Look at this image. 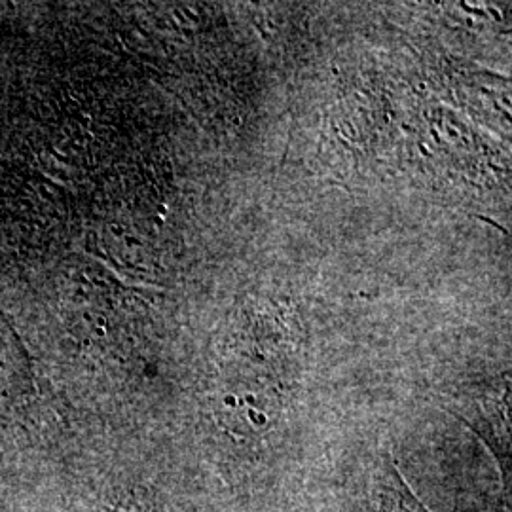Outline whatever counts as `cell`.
<instances>
[{
    "instance_id": "cell-1",
    "label": "cell",
    "mask_w": 512,
    "mask_h": 512,
    "mask_svg": "<svg viewBox=\"0 0 512 512\" xmlns=\"http://www.w3.org/2000/svg\"><path fill=\"white\" fill-rule=\"evenodd\" d=\"M378 512H429L420 501L408 490L403 478L393 473V482L385 486L384 494L380 497Z\"/></svg>"
},
{
    "instance_id": "cell-2",
    "label": "cell",
    "mask_w": 512,
    "mask_h": 512,
    "mask_svg": "<svg viewBox=\"0 0 512 512\" xmlns=\"http://www.w3.org/2000/svg\"><path fill=\"white\" fill-rule=\"evenodd\" d=\"M99 512H141L133 505H126V503H118V505H110L107 509Z\"/></svg>"
}]
</instances>
